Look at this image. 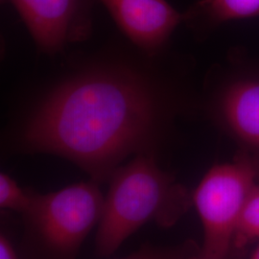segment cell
<instances>
[{"instance_id": "1", "label": "cell", "mask_w": 259, "mask_h": 259, "mask_svg": "<svg viewBox=\"0 0 259 259\" xmlns=\"http://www.w3.org/2000/svg\"><path fill=\"white\" fill-rule=\"evenodd\" d=\"M152 57L98 58L65 76L28 112L19 149L66 158L97 183L130 156L156 154L172 99Z\"/></svg>"}, {"instance_id": "2", "label": "cell", "mask_w": 259, "mask_h": 259, "mask_svg": "<svg viewBox=\"0 0 259 259\" xmlns=\"http://www.w3.org/2000/svg\"><path fill=\"white\" fill-rule=\"evenodd\" d=\"M97 226L95 250L109 256L150 222L171 228L193 205L192 194L157 164L156 154H139L110 180Z\"/></svg>"}, {"instance_id": "3", "label": "cell", "mask_w": 259, "mask_h": 259, "mask_svg": "<svg viewBox=\"0 0 259 259\" xmlns=\"http://www.w3.org/2000/svg\"><path fill=\"white\" fill-rule=\"evenodd\" d=\"M105 196L92 180L37 195L23 215L25 259H77L83 241L101 219Z\"/></svg>"}, {"instance_id": "4", "label": "cell", "mask_w": 259, "mask_h": 259, "mask_svg": "<svg viewBox=\"0 0 259 259\" xmlns=\"http://www.w3.org/2000/svg\"><path fill=\"white\" fill-rule=\"evenodd\" d=\"M257 161L244 152L232 162L216 164L192 193L203 225L202 253L208 259H228L237 223L258 178Z\"/></svg>"}, {"instance_id": "5", "label": "cell", "mask_w": 259, "mask_h": 259, "mask_svg": "<svg viewBox=\"0 0 259 259\" xmlns=\"http://www.w3.org/2000/svg\"><path fill=\"white\" fill-rule=\"evenodd\" d=\"M9 1L44 53H58L69 44L85 40L92 33L93 0Z\"/></svg>"}, {"instance_id": "6", "label": "cell", "mask_w": 259, "mask_h": 259, "mask_svg": "<svg viewBox=\"0 0 259 259\" xmlns=\"http://www.w3.org/2000/svg\"><path fill=\"white\" fill-rule=\"evenodd\" d=\"M124 35L140 51L157 56L178 25L181 14L166 0H99Z\"/></svg>"}, {"instance_id": "7", "label": "cell", "mask_w": 259, "mask_h": 259, "mask_svg": "<svg viewBox=\"0 0 259 259\" xmlns=\"http://www.w3.org/2000/svg\"><path fill=\"white\" fill-rule=\"evenodd\" d=\"M223 126L250 156L259 157V79L246 78L224 89L216 104Z\"/></svg>"}, {"instance_id": "8", "label": "cell", "mask_w": 259, "mask_h": 259, "mask_svg": "<svg viewBox=\"0 0 259 259\" xmlns=\"http://www.w3.org/2000/svg\"><path fill=\"white\" fill-rule=\"evenodd\" d=\"M259 17V0H200L184 13V22L208 31L225 22Z\"/></svg>"}, {"instance_id": "9", "label": "cell", "mask_w": 259, "mask_h": 259, "mask_svg": "<svg viewBox=\"0 0 259 259\" xmlns=\"http://www.w3.org/2000/svg\"><path fill=\"white\" fill-rule=\"evenodd\" d=\"M259 242V185H255L247 199L234 234L232 251L245 249Z\"/></svg>"}, {"instance_id": "10", "label": "cell", "mask_w": 259, "mask_h": 259, "mask_svg": "<svg viewBox=\"0 0 259 259\" xmlns=\"http://www.w3.org/2000/svg\"><path fill=\"white\" fill-rule=\"evenodd\" d=\"M37 192L20 187L5 173L0 174V207L20 213L22 216L31 210L37 199Z\"/></svg>"}, {"instance_id": "11", "label": "cell", "mask_w": 259, "mask_h": 259, "mask_svg": "<svg viewBox=\"0 0 259 259\" xmlns=\"http://www.w3.org/2000/svg\"><path fill=\"white\" fill-rule=\"evenodd\" d=\"M193 252H195V245L192 243L166 248L145 245L129 256L120 259H186Z\"/></svg>"}, {"instance_id": "12", "label": "cell", "mask_w": 259, "mask_h": 259, "mask_svg": "<svg viewBox=\"0 0 259 259\" xmlns=\"http://www.w3.org/2000/svg\"><path fill=\"white\" fill-rule=\"evenodd\" d=\"M0 259H20L13 243L3 233L0 235Z\"/></svg>"}, {"instance_id": "13", "label": "cell", "mask_w": 259, "mask_h": 259, "mask_svg": "<svg viewBox=\"0 0 259 259\" xmlns=\"http://www.w3.org/2000/svg\"><path fill=\"white\" fill-rule=\"evenodd\" d=\"M186 259H208L207 257H205L204 254L202 253V251L198 252V251H195L192 254H190L188 257Z\"/></svg>"}, {"instance_id": "14", "label": "cell", "mask_w": 259, "mask_h": 259, "mask_svg": "<svg viewBox=\"0 0 259 259\" xmlns=\"http://www.w3.org/2000/svg\"><path fill=\"white\" fill-rule=\"evenodd\" d=\"M250 259H259V243L258 245L256 246V248L252 251Z\"/></svg>"}]
</instances>
